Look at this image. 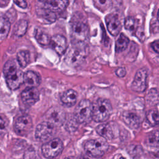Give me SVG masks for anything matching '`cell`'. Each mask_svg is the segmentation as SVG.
Masks as SVG:
<instances>
[{
	"label": "cell",
	"instance_id": "cell-7",
	"mask_svg": "<svg viewBox=\"0 0 159 159\" xmlns=\"http://www.w3.org/2000/svg\"><path fill=\"white\" fill-rule=\"evenodd\" d=\"M45 120L55 127L61 126L65 122L66 114L65 111L60 107L53 106L50 108L44 114Z\"/></svg>",
	"mask_w": 159,
	"mask_h": 159
},
{
	"label": "cell",
	"instance_id": "cell-36",
	"mask_svg": "<svg viewBox=\"0 0 159 159\" xmlns=\"http://www.w3.org/2000/svg\"><path fill=\"white\" fill-rule=\"evenodd\" d=\"M6 130V125L4 120L0 117V134H2Z\"/></svg>",
	"mask_w": 159,
	"mask_h": 159
},
{
	"label": "cell",
	"instance_id": "cell-32",
	"mask_svg": "<svg viewBox=\"0 0 159 159\" xmlns=\"http://www.w3.org/2000/svg\"><path fill=\"white\" fill-rule=\"evenodd\" d=\"M135 32L136 36L140 39V40H141V41L145 40V35L144 30L142 27H137L136 29V30H135Z\"/></svg>",
	"mask_w": 159,
	"mask_h": 159
},
{
	"label": "cell",
	"instance_id": "cell-29",
	"mask_svg": "<svg viewBox=\"0 0 159 159\" xmlns=\"http://www.w3.org/2000/svg\"><path fill=\"white\" fill-rule=\"evenodd\" d=\"M94 6L102 12H106L111 9L112 1L108 0H97L94 1Z\"/></svg>",
	"mask_w": 159,
	"mask_h": 159
},
{
	"label": "cell",
	"instance_id": "cell-3",
	"mask_svg": "<svg viewBox=\"0 0 159 159\" xmlns=\"http://www.w3.org/2000/svg\"><path fill=\"white\" fill-rule=\"evenodd\" d=\"M84 148L88 155L92 157H100L107 152L109 145L102 139H91L85 142Z\"/></svg>",
	"mask_w": 159,
	"mask_h": 159
},
{
	"label": "cell",
	"instance_id": "cell-2",
	"mask_svg": "<svg viewBox=\"0 0 159 159\" xmlns=\"http://www.w3.org/2000/svg\"><path fill=\"white\" fill-rule=\"evenodd\" d=\"M112 111L111 102L107 99L99 98L93 104L92 119L96 122H104L109 119Z\"/></svg>",
	"mask_w": 159,
	"mask_h": 159
},
{
	"label": "cell",
	"instance_id": "cell-11",
	"mask_svg": "<svg viewBox=\"0 0 159 159\" xmlns=\"http://www.w3.org/2000/svg\"><path fill=\"white\" fill-rule=\"evenodd\" d=\"M49 44L59 55H63L67 48L66 39L61 35L58 34L52 37Z\"/></svg>",
	"mask_w": 159,
	"mask_h": 159
},
{
	"label": "cell",
	"instance_id": "cell-6",
	"mask_svg": "<svg viewBox=\"0 0 159 159\" xmlns=\"http://www.w3.org/2000/svg\"><path fill=\"white\" fill-rule=\"evenodd\" d=\"M63 149L62 141L58 138L53 139L45 143L42 147V155L47 158L52 159L60 154Z\"/></svg>",
	"mask_w": 159,
	"mask_h": 159
},
{
	"label": "cell",
	"instance_id": "cell-26",
	"mask_svg": "<svg viewBox=\"0 0 159 159\" xmlns=\"http://www.w3.org/2000/svg\"><path fill=\"white\" fill-rule=\"evenodd\" d=\"M129 43V39L123 34H120L116 42V51L121 52L125 50Z\"/></svg>",
	"mask_w": 159,
	"mask_h": 159
},
{
	"label": "cell",
	"instance_id": "cell-33",
	"mask_svg": "<svg viewBox=\"0 0 159 159\" xmlns=\"http://www.w3.org/2000/svg\"><path fill=\"white\" fill-rule=\"evenodd\" d=\"M115 73L117 76L122 78L126 75V70L124 67H119L116 70Z\"/></svg>",
	"mask_w": 159,
	"mask_h": 159
},
{
	"label": "cell",
	"instance_id": "cell-10",
	"mask_svg": "<svg viewBox=\"0 0 159 159\" xmlns=\"http://www.w3.org/2000/svg\"><path fill=\"white\" fill-rule=\"evenodd\" d=\"M55 127L50 123L43 121L36 127L35 136L40 141H45L50 139L53 134Z\"/></svg>",
	"mask_w": 159,
	"mask_h": 159
},
{
	"label": "cell",
	"instance_id": "cell-13",
	"mask_svg": "<svg viewBox=\"0 0 159 159\" xmlns=\"http://www.w3.org/2000/svg\"><path fill=\"white\" fill-rule=\"evenodd\" d=\"M107 28L109 33L113 35H117L122 28V25L119 17L116 14H109L106 17Z\"/></svg>",
	"mask_w": 159,
	"mask_h": 159
},
{
	"label": "cell",
	"instance_id": "cell-5",
	"mask_svg": "<svg viewBox=\"0 0 159 159\" xmlns=\"http://www.w3.org/2000/svg\"><path fill=\"white\" fill-rule=\"evenodd\" d=\"M89 29L84 20H75L71 24V36L75 43L84 42L88 39Z\"/></svg>",
	"mask_w": 159,
	"mask_h": 159
},
{
	"label": "cell",
	"instance_id": "cell-24",
	"mask_svg": "<svg viewBox=\"0 0 159 159\" xmlns=\"http://www.w3.org/2000/svg\"><path fill=\"white\" fill-rule=\"evenodd\" d=\"M28 22L25 20H20L18 21L14 28V34L17 37L23 36L27 29Z\"/></svg>",
	"mask_w": 159,
	"mask_h": 159
},
{
	"label": "cell",
	"instance_id": "cell-17",
	"mask_svg": "<svg viewBox=\"0 0 159 159\" xmlns=\"http://www.w3.org/2000/svg\"><path fill=\"white\" fill-rule=\"evenodd\" d=\"M24 83L27 88H36L40 83V77L33 71H27L24 73Z\"/></svg>",
	"mask_w": 159,
	"mask_h": 159
},
{
	"label": "cell",
	"instance_id": "cell-21",
	"mask_svg": "<svg viewBox=\"0 0 159 159\" xmlns=\"http://www.w3.org/2000/svg\"><path fill=\"white\" fill-rule=\"evenodd\" d=\"M11 23L7 18L0 16V40L5 39L10 30Z\"/></svg>",
	"mask_w": 159,
	"mask_h": 159
},
{
	"label": "cell",
	"instance_id": "cell-22",
	"mask_svg": "<svg viewBox=\"0 0 159 159\" xmlns=\"http://www.w3.org/2000/svg\"><path fill=\"white\" fill-rule=\"evenodd\" d=\"M34 37L37 41L42 45H47L50 43V37L40 28H37L35 29Z\"/></svg>",
	"mask_w": 159,
	"mask_h": 159
},
{
	"label": "cell",
	"instance_id": "cell-19",
	"mask_svg": "<svg viewBox=\"0 0 159 159\" xmlns=\"http://www.w3.org/2000/svg\"><path fill=\"white\" fill-rule=\"evenodd\" d=\"M78 93L73 89H68L61 96V102L68 106H73L76 103Z\"/></svg>",
	"mask_w": 159,
	"mask_h": 159
},
{
	"label": "cell",
	"instance_id": "cell-25",
	"mask_svg": "<svg viewBox=\"0 0 159 159\" xmlns=\"http://www.w3.org/2000/svg\"><path fill=\"white\" fill-rule=\"evenodd\" d=\"M145 144L152 148L158 147V131L155 130L148 134L145 140Z\"/></svg>",
	"mask_w": 159,
	"mask_h": 159
},
{
	"label": "cell",
	"instance_id": "cell-20",
	"mask_svg": "<svg viewBox=\"0 0 159 159\" xmlns=\"http://www.w3.org/2000/svg\"><path fill=\"white\" fill-rule=\"evenodd\" d=\"M19 70L18 63L14 60H10L6 62L3 67V74L5 78L11 76Z\"/></svg>",
	"mask_w": 159,
	"mask_h": 159
},
{
	"label": "cell",
	"instance_id": "cell-27",
	"mask_svg": "<svg viewBox=\"0 0 159 159\" xmlns=\"http://www.w3.org/2000/svg\"><path fill=\"white\" fill-rule=\"evenodd\" d=\"M146 101L150 106H155L158 103V93L157 89H151L147 94Z\"/></svg>",
	"mask_w": 159,
	"mask_h": 159
},
{
	"label": "cell",
	"instance_id": "cell-15",
	"mask_svg": "<svg viewBox=\"0 0 159 159\" xmlns=\"http://www.w3.org/2000/svg\"><path fill=\"white\" fill-rule=\"evenodd\" d=\"M42 2L43 3L45 8L52 12H60L63 11L64 9L66 8L69 3L68 1L66 0H49Z\"/></svg>",
	"mask_w": 159,
	"mask_h": 159
},
{
	"label": "cell",
	"instance_id": "cell-9",
	"mask_svg": "<svg viewBox=\"0 0 159 159\" xmlns=\"http://www.w3.org/2000/svg\"><path fill=\"white\" fill-rule=\"evenodd\" d=\"M147 78L148 72L145 68H141L139 70L137 71L132 83V89L138 93L143 92L147 88Z\"/></svg>",
	"mask_w": 159,
	"mask_h": 159
},
{
	"label": "cell",
	"instance_id": "cell-1",
	"mask_svg": "<svg viewBox=\"0 0 159 159\" xmlns=\"http://www.w3.org/2000/svg\"><path fill=\"white\" fill-rule=\"evenodd\" d=\"M88 55V47L84 42L75 43L68 52L65 61L66 63L73 67L81 64Z\"/></svg>",
	"mask_w": 159,
	"mask_h": 159
},
{
	"label": "cell",
	"instance_id": "cell-18",
	"mask_svg": "<svg viewBox=\"0 0 159 159\" xmlns=\"http://www.w3.org/2000/svg\"><path fill=\"white\" fill-rule=\"evenodd\" d=\"M96 130L97 133L107 140H111L114 137L112 127L109 124H103L97 126Z\"/></svg>",
	"mask_w": 159,
	"mask_h": 159
},
{
	"label": "cell",
	"instance_id": "cell-12",
	"mask_svg": "<svg viewBox=\"0 0 159 159\" xmlns=\"http://www.w3.org/2000/svg\"><path fill=\"white\" fill-rule=\"evenodd\" d=\"M40 97V93L36 88H27L21 93L23 102L27 105H33L37 102Z\"/></svg>",
	"mask_w": 159,
	"mask_h": 159
},
{
	"label": "cell",
	"instance_id": "cell-34",
	"mask_svg": "<svg viewBox=\"0 0 159 159\" xmlns=\"http://www.w3.org/2000/svg\"><path fill=\"white\" fill-rule=\"evenodd\" d=\"M151 47L152 48V49L156 53H158L159 52V42H158V40H156L155 41L151 43Z\"/></svg>",
	"mask_w": 159,
	"mask_h": 159
},
{
	"label": "cell",
	"instance_id": "cell-38",
	"mask_svg": "<svg viewBox=\"0 0 159 159\" xmlns=\"http://www.w3.org/2000/svg\"><path fill=\"white\" fill-rule=\"evenodd\" d=\"M119 159H125V158H124V157H120V158H119Z\"/></svg>",
	"mask_w": 159,
	"mask_h": 159
},
{
	"label": "cell",
	"instance_id": "cell-35",
	"mask_svg": "<svg viewBox=\"0 0 159 159\" xmlns=\"http://www.w3.org/2000/svg\"><path fill=\"white\" fill-rule=\"evenodd\" d=\"M14 2L15 4H16L19 7H21V8H26L27 6V2L25 1H14Z\"/></svg>",
	"mask_w": 159,
	"mask_h": 159
},
{
	"label": "cell",
	"instance_id": "cell-31",
	"mask_svg": "<svg viewBox=\"0 0 159 159\" xmlns=\"http://www.w3.org/2000/svg\"><path fill=\"white\" fill-rule=\"evenodd\" d=\"M24 159H40V158L35 150L32 147H30L25 152Z\"/></svg>",
	"mask_w": 159,
	"mask_h": 159
},
{
	"label": "cell",
	"instance_id": "cell-16",
	"mask_svg": "<svg viewBox=\"0 0 159 159\" xmlns=\"http://www.w3.org/2000/svg\"><path fill=\"white\" fill-rule=\"evenodd\" d=\"M8 87L14 90L19 88L20 85L24 83V73L21 70H19L14 75L6 78Z\"/></svg>",
	"mask_w": 159,
	"mask_h": 159
},
{
	"label": "cell",
	"instance_id": "cell-4",
	"mask_svg": "<svg viewBox=\"0 0 159 159\" xmlns=\"http://www.w3.org/2000/svg\"><path fill=\"white\" fill-rule=\"evenodd\" d=\"M93 104L88 99L80 101L75 108L74 116L75 120L80 124H86L92 118Z\"/></svg>",
	"mask_w": 159,
	"mask_h": 159
},
{
	"label": "cell",
	"instance_id": "cell-8",
	"mask_svg": "<svg viewBox=\"0 0 159 159\" xmlns=\"http://www.w3.org/2000/svg\"><path fill=\"white\" fill-rule=\"evenodd\" d=\"M33 126L32 120L28 115L22 116L18 117L14 125V131L20 136L27 135L32 130Z\"/></svg>",
	"mask_w": 159,
	"mask_h": 159
},
{
	"label": "cell",
	"instance_id": "cell-14",
	"mask_svg": "<svg viewBox=\"0 0 159 159\" xmlns=\"http://www.w3.org/2000/svg\"><path fill=\"white\" fill-rule=\"evenodd\" d=\"M122 119L124 122L132 129H137L140 126V117L134 112L125 111L122 115Z\"/></svg>",
	"mask_w": 159,
	"mask_h": 159
},
{
	"label": "cell",
	"instance_id": "cell-28",
	"mask_svg": "<svg viewBox=\"0 0 159 159\" xmlns=\"http://www.w3.org/2000/svg\"><path fill=\"white\" fill-rule=\"evenodd\" d=\"M147 120L148 123L152 125L155 126L158 124V112L157 110L152 109L148 111L146 115Z\"/></svg>",
	"mask_w": 159,
	"mask_h": 159
},
{
	"label": "cell",
	"instance_id": "cell-37",
	"mask_svg": "<svg viewBox=\"0 0 159 159\" xmlns=\"http://www.w3.org/2000/svg\"><path fill=\"white\" fill-rule=\"evenodd\" d=\"M65 159H71V158H65ZM80 159H88V158H80Z\"/></svg>",
	"mask_w": 159,
	"mask_h": 159
},
{
	"label": "cell",
	"instance_id": "cell-30",
	"mask_svg": "<svg viewBox=\"0 0 159 159\" xmlns=\"http://www.w3.org/2000/svg\"><path fill=\"white\" fill-rule=\"evenodd\" d=\"M135 25H136L135 19L133 17L128 16L125 18L124 21V27L126 30L130 32L135 31L136 29Z\"/></svg>",
	"mask_w": 159,
	"mask_h": 159
},
{
	"label": "cell",
	"instance_id": "cell-23",
	"mask_svg": "<svg viewBox=\"0 0 159 159\" xmlns=\"http://www.w3.org/2000/svg\"><path fill=\"white\" fill-rule=\"evenodd\" d=\"M17 61L18 65L25 68L30 62V53L27 50H21L17 53Z\"/></svg>",
	"mask_w": 159,
	"mask_h": 159
}]
</instances>
